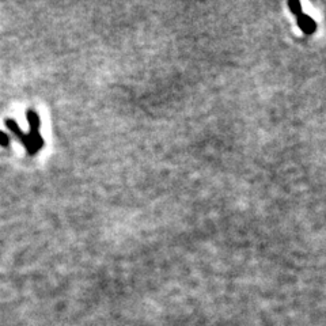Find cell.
<instances>
[{
	"instance_id": "6da1fadb",
	"label": "cell",
	"mask_w": 326,
	"mask_h": 326,
	"mask_svg": "<svg viewBox=\"0 0 326 326\" xmlns=\"http://www.w3.org/2000/svg\"><path fill=\"white\" fill-rule=\"evenodd\" d=\"M0 146L2 147H8L10 146V137L7 133H4L3 131H0Z\"/></svg>"
}]
</instances>
